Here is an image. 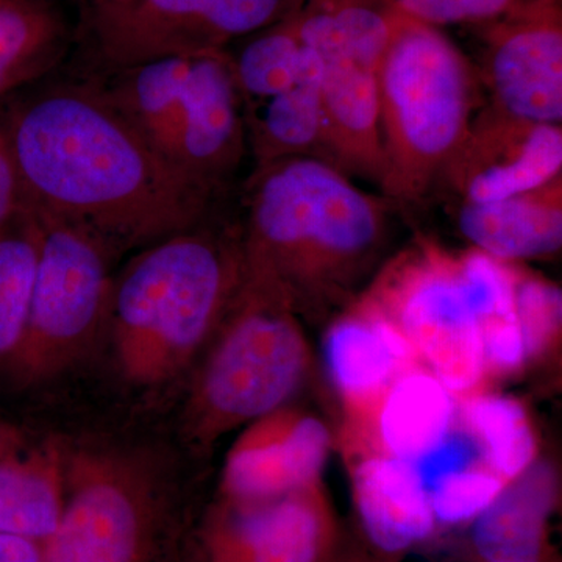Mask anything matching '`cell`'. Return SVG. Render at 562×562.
I'll list each match as a JSON object with an SVG mask.
<instances>
[{
	"mask_svg": "<svg viewBox=\"0 0 562 562\" xmlns=\"http://www.w3.org/2000/svg\"><path fill=\"white\" fill-rule=\"evenodd\" d=\"M24 206L91 232L114 254L209 221L216 199L180 179L94 79L0 102Z\"/></svg>",
	"mask_w": 562,
	"mask_h": 562,
	"instance_id": "1",
	"label": "cell"
},
{
	"mask_svg": "<svg viewBox=\"0 0 562 562\" xmlns=\"http://www.w3.org/2000/svg\"><path fill=\"white\" fill-rule=\"evenodd\" d=\"M246 273L243 232L213 217L135 251L114 273L105 338L121 375L171 382L220 327Z\"/></svg>",
	"mask_w": 562,
	"mask_h": 562,
	"instance_id": "2",
	"label": "cell"
},
{
	"mask_svg": "<svg viewBox=\"0 0 562 562\" xmlns=\"http://www.w3.org/2000/svg\"><path fill=\"white\" fill-rule=\"evenodd\" d=\"M241 227L247 268L294 308L353 276L383 243L391 206L331 162L292 157L255 168Z\"/></svg>",
	"mask_w": 562,
	"mask_h": 562,
	"instance_id": "3",
	"label": "cell"
},
{
	"mask_svg": "<svg viewBox=\"0 0 562 562\" xmlns=\"http://www.w3.org/2000/svg\"><path fill=\"white\" fill-rule=\"evenodd\" d=\"M102 74L101 90L161 161L220 201L249 147L232 55H169Z\"/></svg>",
	"mask_w": 562,
	"mask_h": 562,
	"instance_id": "4",
	"label": "cell"
},
{
	"mask_svg": "<svg viewBox=\"0 0 562 562\" xmlns=\"http://www.w3.org/2000/svg\"><path fill=\"white\" fill-rule=\"evenodd\" d=\"M383 176L391 202L427 198L473 120L476 76L438 27L398 18L376 68Z\"/></svg>",
	"mask_w": 562,
	"mask_h": 562,
	"instance_id": "5",
	"label": "cell"
},
{
	"mask_svg": "<svg viewBox=\"0 0 562 562\" xmlns=\"http://www.w3.org/2000/svg\"><path fill=\"white\" fill-rule=\"evenodd\" d=\"M206 347L184 412L192 441H210L228 428L279 412L306 369V344L291 303L247 265L241 286Z\"/></svg>",
	"mask_w": 562,
	"mask_h": 562,
	"instance_id": "6",
	"label": "cell"
},
{
	"mask_svg": "<svg viewBox=\"0 0 562 562\" xmlns=\"http://www.w3.org/2000/svg\"><path fill=\"white\" fill-rule=\"evenodd\" d=\"M27 210L38 227V268L27 330L7 369L22 384L58 375L105 338L117 255L79 225Z\"/></svg>",
	"mask_w": 562,
	"mask_h": 562,
	"instance_id": "7",
	"label": "cell"
},
{
	"mask_svg": "<svg viewBox=\"0 0 562 562\" xmlns=\"http://www.w3.org/2000/svg\"><path fill=\"white\" fill-rule=\"evenodd\" d=\"M166 508L154 473L116 450H66L60 524L43 543L47 562H158Z\"/></svg>",
	"mask_w": 562,
	"mask_h": 562,
	"instance_id": "8",
	"label": "cell"
},
{
	"mask_svg": "<svg viewBox=\"0 0 562 562\" xmlns=\"http://www.w3.org/2000/svg\"><path fill=\"white\" fill-rule=\"evenodd\" d=\"M303 0H133L122 9L90 14L92 49L103 70L136 63L225 50L284 20Z\"/></svg>",
	"mask_w": 562,
	"mask_h": 562,
	"instance_id": "9",
	"label": "cell"
},
{
	"mask_svg": "<svg viewBox=\"0 0 562 562\" xmlns=\"http://www.w3.org/2000/svg\"><path fill=\"white\" fill-rule=\"evenodd\" d=\"M392 303L394 324L447 390L479 383L486 362L483 325L460 265L424 258L405 272Z\"/></svg>",
	"mask_w": 562,
	"mask_h": 562,
	"instance_id": "10",
	"label": "cell"
},
{
	"mask_svg": "<svg viewBox=\"0 0 562 562\" xmlns=\"http://www.w3.org/2000/svg\"><path fill=\"white\" fill-rule=\"evenodd\" d=\"M561 125L517 120L494 106L473 116L438 183L460 202H492L561 176Z\"/></svg>",
	"mask_w": 562,
	"mask_h": 562,
	"instance_id": "11",
	"label": "cell"
},
{
	"mask_svg": "<svg viewBox=\"0 0 562 562\" xmlns=\"http://www.w3.org/2000/svg\"><path fill=\"white\" fill-rule=\"evenodd\" d=\"M487 29L484 79L492 106L536 124L561 125L562 24L558 2L532 0Z\"/></svg>",
	"mask_w": 562,
	"mask_h": 562,
	"instance_id": "12",
	"label": "cell"
},
{
	"mask_svg": "<svg viewBox=\"0 0 562 562\" xmlns=\"http://www.w3.org/2000/svg\"><path fill=\"white\" fill-rule=\"evenodd\" d=\"M327 514L306 494L255 503L228 502L203 532L205 562H325Z\"/></svg>",
	"mask_w": 562,
	"mask_h": 562,
	"instance_id": "13",
	"label": "cell"
},
{
	"mask_svg": "<svg viewBox=\"0 0 562 562\" xmlns=\"http://www.w3.org/2000/svg\"><path fill=\"white\" fill-rule=\"evenodd\" d=\"M225 461L228 502L255 503L297 494L312 486L327 460L330 435L313 417L299 420L261 417Z\"/></svg>",
	"mask_w": 562,
	"mask_h": 562,
	"instance_id": "14",
	"label": "cell"
},
{
	"mask_svg": "<svg viewBox=\"0 0 562 562\" xmlns=\"http://www.w3.org/2000/svg\"><path fill=\"white\" fill-rule=\"evenodd\" d=\"M325 161L379 184L383 176L376 70L349 60H322Z\"/></svg>",
	"mask_w": 562,
	"mask_h": 562,
	"instance_id": "15",
	"label": "cell"
},
{
	"mask_svg": "<svg viewBox=\"0 0 562 562\" xmlns=\"http://www.w3.org/2000/svg\"><path fill=\"white\" fill-rule=\"evenodd\" d=\"M458 228L498 261L557 254L562 244V176L536 190L492 202H460Z\"/></svg>",
	"mask_w": 562,
	"mask_h": 562,
	"instance_id": "16",
	"label": "cell"
},
{
	"mask_svg": "<svg viewBox=\"0 0 562 562\" xmlns=\"http://www.w3.org/2000/svg\"><path fill=\"white\" fill-rule=\"evenodd\" d=\"M353 494L362 531L376 552L401 554L435 531L430 497L412 462L394 457L362 462Z\"/></svg>",
	"mask_w": 562,
	"mask_h": 562,
	"instance_id": "17",
	"label": "cell"
},
{
	"mask_svg": "<svg viewBox=\"0 0 562 562\" xmlns=\"http://www.w3.org/2000/svg\"><path fill=\"white\" fill-rule=\"evenodd\" d=\"M557 497L550 465L525 469L473 519L476 557L483 562H547V530Z\"/></svg>",
	"mask_w": 562,
	"mask_h": 562,
	"instance_id": "18",
	"label": "cell"
},
{
	"mask_svg": "<svg viewBox=\"0 0 562 562\" xmlns=\"http://www.w3.org/2000/svg\"><path fill=\"white\" fill-rule=\"evenodd\" d=\"M65 498L60 443L22 446L0 460V532L46 542L60 524Z\"/></svg>",
	"mask_w": 562,
	"mask_h": 562,
	"instance_id": "19",
	"label": "cell"
},
{
	"mask_svg": "<svg viewBox=\"0 0 562 562\" xmlns=\"http://www.w3.org/2000/svg\"><path fill=\"white\" fill-rule=\"evenodd\" d=\"M325 362L347 395L364 397L386 386L413 360L414 349L383 313H358L336 322L325 338Z\"/></svg>",
	"mask_w": 562,
	"mask_h": 562,
	"instance_id": "20",
	"label": "cell"
},
{
	"mask_svg": "<svg viewBox=\"0 0 562 562\" xmlns=\"http://www.w3.org/2000/svg\"><path fill=\"white\" fill-rule=\"evenodd\" d=\"M321 80L297 81L268 101L244 109L247 146L255 165L292 157L325 160Z\"/></svg>",
	"mask_w": 562,
	"mask_h": 562,
	"instance_id": "21",
	"label": "cell"
},
{
	"mask_svg": "<svg viewBox=\"0 0 562 562\" xmlns=\"http://www.w3.org/2000/svg\"><path fill=\"white\" fill-rule=\"evenodd\" d=\"M65 25L46 0H0V102L60 60Z\"/></svg>",
	"mask_w": 562,
	"mask_h": 562,
	"instance_id": "22",
	"label": "cell"
},
{
	"mask_svg": "<svg viewBox=\"0 0 562 562\" xmlns=\"http://www.w3.org/2000/svg\"><path fill=\"white\" fill-rule=\"evenodd\" d=\"M435 375L406 373L387 394L380 431L392 457L414 462L431 452L450 432L452 394Z\"/></svg>",
	"mask_w": 562,
	"mask_h": 562,
	"instance_id": "23",
	"label": "cell"
},
{
	"mask_svg": "<svg viewBox=\"0 0 562 562\" xmlns=\"http://www.w3.org/2000/svg\"><path fill=\"white\" fill-rule=\"evenodd\" d=\"M38 254V227L24 206L0 227V371L10 368L27 330Z\"/></svg>",
	"mask_w": 562,
	"mask_h": 562,
	"instance_id": "24",
	"label": "cell"
},
{
	"mask_svg": "<svg viewBox=\"0 0 562 562\" xmlns=\"http://www.w3.org/2000/svg\"><path fill=\"white\" fill-rule=\"evenodd\" d=\"M302 41L295 31L292 13L255 33L236 57H232L244 109L280 94L302 79Z\"/></svg>",
	"mask_w": 562,
	"mask_h": 562,
	"instance_id": "25",
	"label": "cell"
},
{
	"mask_svg": "<svg viewBox=\"0 0 562 562\" xmlns=\"http://www.w3.org/2000/svg\"><path fill=\"white\" fill-rule=\"evenodd\" d=\"M465 417L482 439V450L502 475L517 476L535 458V436L520 403L484 395L469 403Z\"/></svg>",
	"mask_w": 562,
	"mask_h": 562,
	"instance_id": "26",
	"label": "cell"
},
{
	"mask_svg": "<svg viewBox=\"0 0 562 562\" xmlns=\"http://www.w3.org/2000/svg\"><path fill=\"white\" fill-rule=\"evenodd\" d=\"M502 490L497 475L469 469L442 480L428 497L436 522L454 525L475 519Z\"/></svg>",
	"mask_w": 562,
	"mask_h": 562,
	"instance_id": "27",
	"label": "cell"
},
{
	"mask_svg": "<svg viewBox=\"0 0 562 562\" xmlns=\"http://www.w3.org/2000/svg\"><path fill=\"white\" fill-rule=\"evenodd\" d=\"M514 310L528 355L549 346L561 327V291L538 279L514 281Z\"/></svg>",
	"mask_w": 562,
	"mask_h": 562,
	"instance_id": "28",
	"label": "cell"
},
{
	"mask_svg": "<svg viewBox=\"0 0 562 562\" xmlns=\"http://www.w3.org/2000/svg\"><path fill=\"white\" fill-rule=\"evenodd\" d=\"M391 10L432 27L492 24L532 0H383Z\"/></svg>",
	"mask_w": 562,
	"mask_h": 562,
	"instance_id": "29",
	"label": "cell"
},
{
	"mask_svg": "<svg viewBox=\"0 0 562 562\" xmlns=\"http://www.w3.org/2000/svg\"><path fill=\"white\" fill-rule=\"evenodd\" d=\"M480 450L482 447L473 441L471 436L449 432L436 449L412 464L422 486L430 494L442 480L473 469V464L480 458Z\"/></svg>",
	"mask_w": 562,
	"mask_h": 562,
	"instance_id": "30",
	"label": "cell"
},
{
	"mask_svg": "<svg viewBox=\"0 0 562 562\" xmlns=\"http://www.w3.org/2000/svg\"><path fill=\"white\" fill-rule=\"evenodd\" d=\"M484 358L503 371L519 368L528 357L517 317L483 322Z\"/></svg>",
	"mask_w": 562,
	"mask_h": 562,
	"instance_id": "31",
	"label": "cell"
},
{
	"mask_svg": "<svg viewBox=\"0 0 562 562\" xmlns=\"http://www.w3.org/2000/svg\"><path fill=\"white\" fill-rule=\"evenodd\" d=\"M24 209L20 173L0 109V227Z\"/></svg>",
	"mask_w": 562,
	"mask_h": 562,
	"instance_id": "32",
	"label": "cell"
},
{
	"mask_svg": "<svg viewBox=\"0 0 562 562\" xmlns=\"http://www.w3.org/2000/svg\"><path fill=\"white\" fill-rule=\"evenodd\" d=\"M0 562H47L43 543L0 532Z\"/></svg>",
	"mask_w": 562,
	"mask_h": 562,
	"instance_id": "33",
	"label": "cell"
},
{
	"mask_svg": "<svg viewBox=\"0 0 562 562\" xmlns=\"http://www.w3.org/2000/svg\"><path fill=\"white\" fill-rule=\"evenodd\" d=\"M24 446L22 435L13 424L0 419V460Z\"/></svg>",
	"mask_w": 562,
	"mask_h": 562,
	"instance_id": "34",
	"label": "cell"
},
{
	"mask_svg": "<svg viewBox=\"0 0 562 562\" xmlns=\"http://www.w3.org/2000/svg\"><path fill=\"white\" fill-rule=\"evenodd\" d=\"M542 2H558V0H542Z\"/></svg>",
	"mask_w": 562,
	"mask_h": 562,
	"instance_id": "35",
	"label": "cell"
},
{
	"mask_svg": "<svg viewBox=\"0 0 562 562\" xmlns=\"http://www.w3.org/2000/svg\"><path fill=\"white\" fill-rule=\"evenodd\" d=\"M88 2L92 3V2H94V0H88Z\"/></svg>",
	"mask_w": 562,
	"mask_h": 562,
	"instance_id": "36",
	"label": "cell"
},
{
	"mask_svg": "<svg viewBox=\"0 0 562 562\" xmlns=\"http://www.w3.org/2000/svg\"><path fill=\"white\" fill-rule=\"evenodd\" d=\"M201 562H205V561L202 560Z\"/></svg>",
	"mask_w": 562,
	"mask_h": 562,
	"instance_id": "37",
	"label": "cell"
}]
</instances>
